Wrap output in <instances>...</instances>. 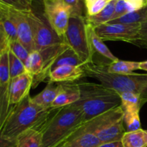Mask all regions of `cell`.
I'll use <instances>...</instances> for the list:
<instances>
[{
  "instance_id": "d6a6232c",
  "label": "cell",
  "mask_w": 147,
  "mask_h": 147,
  "mask_svg": "<svg viewBox=\"0 0 147 147\" xmlns=\"http://www.w3.org/2000/svg\"><path fill=\"white\" fill-rule=\"evenodd\" d=\"M72 11L71 15H83L85 7L84 0H63Z\"/></svg>"
},
{
  "instance_id": "7402d4cb",
  "label": "cell",
  "mask_w": 147,
  "mask_h": 147,
  "mask_svg": "<svg viewBox=\"0 0 147 147\" xmlns=\"http://www.w3.org/2000/svg\"><path fill=\"white\" fill-rule=\"evenodd\" d=\"M101 141L93 134L83 133L65 144L64 147H98Z\"/></svg>"
},
{
  "instance_id": "484cf974",
  "label": "cell",
  "mask_w": 147,
  "mask_h": 147,
  "mask_svg": "<svg viewBox=\"0 0 147 147\" xmlns=\"http://www.w3.org/2000/svg\"><path fill=\"white\" fill-rule=\"evenodd\" d=\"M9 46L0 52V88L9 84Z\"/></svg>"
},
{
  "instance_id": "6da1fadb",
  "label": "cell",
  "mask_w": 147,
  "mask_h": 147,
  "mask_svg": "<svg viewBox=\"0 0 147 147\" xmlns=\"http://www.w3.org/2000/svg\"><path fill=\"white\" fill-rule=\"evenodd\" d=\"M86 123L76 104L53 109L43 131L42 147H63Z\"/></svg>"
},
{
  "instance_id": "f546056e",
  "label": "cell",
  "mask_w": 147,
  "mask_h": 147,
  "mask_svg": "<svg viewBox=\"0 0 147 147\" xmlns=\"http://www.w3.org/2000/svg\"><path fill=\"white\" fill-rule=\"evenodd\" d=\"M9 47L10 51L16 57H18L20 60H21L24 63V64L26 63L29 57V55H30V53L18 40L9 42Z\"/></svg>"
},
{
  "instance_id": "30bf717a",
  "label": "cell",
  "mask_w": 147,
  "mask_h": 147,
  "mask_svg": "<svg viewBox=\"0 0 147 147\" xmlns=\"http://www.w3.org/2000/svg\"><path fill=\"white\" fill-rule=\"evenodd\" d=\"M8 12L17 29V39L29 53L35 50L31 26L27 20L26 11H19L8 6Z\"/></svg>"
},
{
  "instance_id": "60d3db41",
  "label": "cell",
  "mask_w": 147,
  "mask_h": 147,
  "mask_svg": "<svg viewBox=\"0 0 147 147\" xmlns=\"http://www.w3.org/2000/svg\"><path fill=\"white\" fill-rule=\"evenodd\" d=\"M136 46L142 47V48H147V40H145V41L139 43V44H138Z\"/></svg>"
},
{
  "instance_id": "5bb4252c",
  "label": "cell",
  "mask_w": 147,
  "mask_h": 147,
  "mask_svg": "<svg viewBox=\"0 0 147 147\" xmlns=\"http://www.w3.org/2000/svg\"><path fill=\"white\" fill-rule=\"evenodd\" d=\"M61 83V90L55 99L51 108L58 109L76 103L80 100V92L76 82Z\"/></svg>"
},
{
  "instance_id": "9c48e42d",
  "label": "cell",
  "mask_w": 147,
  "mask_h": 147,
  "mask_svg": "<svg viewBox=\"0 0 147 147\" xmlns=\"http://www.w3.org/2000/svg\"><path fill=\"white\" fill-rule=\"evenodd\" d=\"M141 24L106 23L95 27L96 34L103 41H123L133 44L139 37Z\"/></svg>"
},
{
  "instance_id": "8fae6325",
  "label": "cell",
  "mask_w": 147,
  "mask_h": 147,
  "mask_svg": "<svg viewBox=\"0 0 147 147\" xmlns=\"http://www.w3.org/2000/svg\"><path fill=\"white\" fill-rule=\"evenodd\" d=\"M34 76L30 73H24L10 80L9 85V104L16 105L30 95L32 88Z\"/></svg>"
},
{
  "instance_id": "4316f807",
  "label": "cell",
  "mask_w": 147,
  "mask_h": 147,
  "mask_svg": "<svg viewBox=\"0 0 147 147\" xmlns=\"http://www.w3.org/2000/svg\"><path fill=\"white\" fill-rule=\"evenodd\" d=\"M9 85L0 88V135L6 119L12 107L9 104Z\"/></svg>"
},
{
  "instance_id": "ba28073f",
  "label": "cell",
  "mask_w": 147,
  "mask_h": 147,
  "mask_svg": "<svg viewBox=\"0 0 147 147\" xmlns=\"http://www.w3.org/2000/svg\"><path fill=\"white\" fill-rule=\"evenodd\" d=\"M42 1L46 20L63 41L72 14L71 9L63 0H42Z\"/></svg>"
},
{
  "instance_id": "74e56055",
  "label": "cell",
  "mask_w": 147,
  "mask_h": 147,
  "mask_svg": "<svg viewBox=\"0 0 147 147\" xmlns=\"http://www.w3.org/2000/svg\"><path fill=\"white\" fill-rule=\"evenodd\" d=\"M98 147H123L121 141L102 143Z\"/></svg>"
},
{
  "instance_id": "e575fe53",
  "label": "cell",
  "mask_w": 147,
  "mask_h": 147,
  "mask_svg": "<svg viewBox=\"0 0 147 147\" xmlns=\"http://www.w3.org/2000/svg\"><path fill=\"white\" fill-rule=\"evenodd\" d=\"M125 2L127 14L141 9L146 6L144 0H125Z\"/></svg>"
},
{
  "instance_id": "7c38bea8",
  "label": "cell",
  "mask_w": 147,
  "mask_h": 147,
  "mask_svg": "<svg viewBox=\"0 0 147 147\" xmlns=\"http://www.w3.org/2000/svg\"><path fill=\"white\" fill-rule=\"evenodd\" d=\"M68 47L65 43L61 42L39 51L42 56L44 66H43L42 72L39 76L34 77L32 88H36L39 83L44 81L47 78H49L51 67L54 64L55 61L57 60L60 54Z\"/></svg>"
},
{
  "instance_id": "9a60e30c",
  "label": "cell",
  "mask_w": 147,
  "mask_h": 147,
  "mask_svg": "<svg viewBox=\"0 0 147 147\" xmlns=\"http://www.w3.org/2000/svg\"><path fill=\"white\" fill-rule=\"evenodd\" d=\"M84 77L83 66L63 65L51 71L49 80L55 83H70L78 81Z\"/></svg>"
},
{
  "instance_id": "8992f818",
  "label": "cell",
  "mask_w": 147,
  "mask_h": 147,
  "mask_svg": "<svg viewBox=\"0 0 147 147\" xmlns=\"http://www.w3.org/2000/svg\"><path fill=\"white\" fill-rule=\"evenodd\" d=\"M63 42L77 54L83 64L93 63L94 55L88 37L86 17L83 15L70 16L63 37Z\"/></svg>"
},
{
  "instance_id": "f1b7e54d",
  "label": "cell",
  "mask_w": 147,
  "mask_h": 147,
  "mask_svg": "<svg viewBox=\"0 0 147 147\" xmlns=\"http://www.w3.org/2000/svg\"><path fill=\"white\" fill-rule=\"evenodd\" d=\"M123 123L126 131H134L142 129L139 112L123 111Z\"/></svg>"
},
{
  "instance_id": "7a4b0ae2",
  "label": "cell",
  "mask_w": 147,
  "mask_h": 147,
  "mask_svg": "<svg viewBox=\"0 0 147 147\" xmlns=\"http://www.w3.org/2000/svg\"><path fill=\"white\" fill-rule=\"evenodd\" d=\"M76 82L80 88V98L75 103L81 110L86 123L121 105L120 94L101 83L83 80Z\"/></svg>"
},
{
  "instance_id": "4fadbf2b",
  "label": "cell",
  "mask_w": 147,
  "mask_h": 147,
  "mask_svg": "<svg viewBox=\"0 0 147 147\" xmlns=\"http://www.w3.org/2000/svg\"><path fill=\"white\" fill-rule=\"evenodd\" d=\"M53 110L51 108L47 116L38 124L21 134L16 139L15 147H42L43 131Z\"/></svg>"
},
{
  "instance_id": "ac0fdd59",
  "label": "cell",
  "mask_w": 147,
  "mask_h": 147,
  "mask_svg": "<svg viewBox=\"0 0 147 147\" xmlns=\"http://www.w3.org/2000/svg\"><path fill=\"white\" fill-rule=\"evenodd\" d=\"M117 0H111L100 12L96 15L86 16V22L92 27H98L103 24L109 22L111 20L115 10V7Z\"/></svg>"
},
{
  "instance_id": "8d00e7d4",
  "label": "cell",
  "mask_w": 147,
  "mask_h": 147,
  "mask_svg": "<svg viewBox=\"0 0 147 147\" xmlns=\"http://www.w3.org/2000/svg\"><path fill=\"white\" fill-rule=\"evenodd\" d=\"M9 46V41L4 30L0 25V52Z\"/></svg>"
},
{
  "instance_id": "2e32d148",
  "label": "cell",
  "mask_w": 147,
  "mask_h": 147,
  "mask_svg": "<svg viewBox=\"0 0 147 147\" xmlns=\"http://www.w3.org/2000/svg\"><path fill=\"white\" fill-rule=\"evenodd\" d=\"M61 90V83H55L49 80L47 86L44 90L37 94V96L32 97V101L41 108L43 110L51 109V106L56 98L58 93Z\"/></svg>"
},
{
  "instance_id": "7bdbcfd3",
  "label": "cell",
  "mask_w": 147,
  "mask_h": 147,
  "mask_svg": "<svg viewBox=\"0 0 147 147\" xmlns=\"http://www.w3.org/2000/svg\"><path fill=\"white\" fill-rule=\"evenodd\" d=\"M144 1L145 4H146V5H147V0H144Z\"/></svg>"
},
{
  "instance_id": "f35d334b",
  "label": "cell",
  "mask_w": 147,
  "mask_h": 147,
  "mask_svg": "<svg viewBox=\"0 0 147 147\" xmlns=\"http://www.w3.org/2000/svg\"><path fill=\"white\" fill-rule=\"evenodd\" d=\"M0 147H15V143L4 140L0 136Z\"/></svg>"
},
{
  "instance_id": "52a82bcc",
  "label": "cell",
  "mask_w": 147,
  "mask_h": 147,
  "mask_svg": "<svg viewBox=\"0 0 147 147\" xmlns=\"http://www.w3.org/2000/svg\"><path fill=\"white\" fill-rule=\"evenodd\" d=\"M26 15L31 26L35 50L41 51L50 46L63 42L46 18L37 15L33 10L26 11Z\"/></svg>"
},
{
  "instance_id": "44dd1931",
  "label": "cell",
  "mask_w": 147,
  "mask_h": 147,
  "mask_svg": "<svg viewBox=\"0 0 147 147\" xmlns=\"http://www.w3.org/2000/svg\"><path fill=\"white\" fill-rule=\"evenodd\" d=\"M107 71L110 73L120 75H129L134 73V70H139V62L128 61L118 60L106 64Z\"/></svg>"
},
{
  "instance_id": "cb8c5ba5",
  "label": "cell",
  "mask_w": 147,
  "mask_h": 147,
  "mask_svg": "<svg viewBox=\"0 0 147 147\" xmlns=\"http://www.w3.org/2000/svg\"><path fill=\"white\" fill-rule=\"evenodd\" d=\"M147 21V5L143 8L133 12L128 13L123 17L112 20L108 23L110 24H142Z\"/></svg>"
},
{
  "instance_id": "277c9868",
  "label": "cell",
  "mask_w": 147,
  "mask_h": 147,
  "mask_svg": "<svg viewBox=\"0 0 147 147\" xmlns=\"http://www.w3.org/2000/svg\"><path fill=\"white\" fill-rule=\"evenodd\" d=\"M50 109H42L32 101L29 95L20 103L13 105L0 136L4 140L15 143L16 139L21 134L42 121Z\"/></svg>"
},
{
  "instance_id": "ffe728a7",
  "label": "cell",
  "mask_w": 147,
  "mask_h": 147,
  "mask_svg": "<svg viewBox=\"0 0 147 147\" xmlns=\"http://www.w3.org/2000/svg\"><path fill=\"white\" fill-rule=\"evenodd\" d=\"M123 111L139 112L142 106L146 102L141 96L131 92H123L120 94Z\"/></svg>"
},
{
  "instance_id": "e0dca14e",
  "label": "cell",
  "mask_w": 147,
  "mask_h": 147,
  "mask_svg": "<svg viewBox=\"0 0 147 147\" xmlns=\"http://www.w3.org/2000/svg\"><path fill=\"white\" fill-rule=\"evenodd\" d=\"M87 32L89 43H90V47H91V50L93 52V55H94L95 53H98L99 55L103 56V57L110 60L111 63L117 61L119 60L118 57H116L114 55L112 54L109 47L105 45L104 41H103L102 39L96 34L94 27H92L90 24H88V23Z\"/></svg>"
},
{
  "instance_id": "5b68a950",
  "label": "cell",
  "mask_w": 147,
  "mask_h": 147,
  "mask_svg": "<svg viewBox=\"0 0 147 147\" xmlns=\"http://www.w3.org/2000/svg\"><path fill=\"white\" fill-rule=\"evenodd\" d=\"M125 132L123 111L121 106H119L85 123L73 138L80 134L91 133L102 143H106L121 141Z\"/></svg>"
},
{
  "instance_id": "d590c367",
  "label": "cell",
  "mask_w": 147,
  "mask_h": 147,
  "mask_svg": "<svg viewBox=\"0 0 147 147\" xmlns=\"http://www.w3.org/2000/svg\"><path fill=\"white\" fill-rule=\"evenodd\" d=\"M145 40H147V21L141 24V28L140 30H139V37L133 43V45H137L139 43L145 41Z\"/></svg>"
},
{
  "instance_id": "836d02e7",
  "label": "cell",
  "mask_w": 147,
  "mask_h": 147,
  "mask_svg": "<svg viewBox=\"0 0 147 147\" xmlns=\"http://www.w3.org/2000/svg\"><path fill=\"white\" fill-rule=\"evenodd\" d=\"M126 14H127V11H126L125 0H117L116 7H115L114 13H113V15L111 21L120 18Z\"/></svg>"
},
{
  "instance_id": "4dcf8cb0",
  "label": "cell",
  "mask_w": 147,
  "mask_h": 147,
  "mask_svg": "<svg viewBox=\"0 0 147 147\" xmlns=\"http://www.w3.org/2000/svg\"><path fill=\"white\" fill-rule=\"evenodd\" d=\"M6 5L22 11L32 10L33 0H0Z\"/></svg>"
},
{
  "instance_id": "603a6c76",
  "label": "cell",
  "mask_w": 147,
  "mask_h": 147,
  "mask_svg": "<svg viewBox=\"0 0 147 147\" xmlns=\"http://www.w3.org/2000/svg\"><path fill=\"white\" fill-rule=\"evenodd\" d=\"M83 62L80 60L78 56L77 55L76 53L72 50L71 48L68 47L66 49L63 53L60 54L57 58V60L55 61L54 64L51 67V71H53L54 69L63 65H73V66H83Z\"/></svg>"
},
{
  "instance_id": "83f0119b",
  "label": "cell",
  "mask_w": 147,
  "mask_h": 147,
  "mask_svg": "<svg viewBox=\"0 0 147 147\" xmlns=\"http://www.w3.org/2000/svg\"><path fill=\"white\" fill-rule=\"evenodd\" d=\"M9 74L11 80L27 72L24 63L18 57H16L10 51V50H9Z\"/></svg>"
},
{
  "instance_id": "ab89813d",
  "label": "cell",
  "mask_w": 147,
  "mask_h": 147,
  "mask_svg": "<svg viewBox=\"0 0 147 147\" xmlns=\"http://www.w3.org/2000/svg\"><path fill=\"white\" fill-rule=\"evenodd\" d=\"M139 70L147 71V60L144 62H139Z\"/></svg>"
},
{
  "instance_id": "d4e9b609",
  "label": "cell",
  "mask_w": 147,
  "mask_h": 147,
  "mask_svg": "<svg viewBox=\"0 0 147 147\" xmlns=\"http://www.w3.org/2000/svg\"><path fill=\"white\" fill-rule=\"evenodd\" d=\"M27 71L32 75L33 76H37L42 72L43 70V59L41 53L37 50L30 53L27 61L24 63Z\"/></svg>"
},
{
  "instance_id": "d6986e66",
  "label": "cell",
  "mask_w": 147,
  "mask_h": 147,
  "mask_svg": "<svg viewBox=\"0 0 147 147\" xmlns=\"http://www.w3.org/2000/svg\"><path fill=\"white\" fill-rule=\"evenodd\" d=\"M123 147H147V131H126L121 139Z\"/></svg>"
},
{
  "instance_id": "b9f144b4",
  "label": "cell",
  "mask_w": 147,
  "mask_h": 147,
  "mask_svg": "<svg viewBox=\"0 0 147 147\" xmlns=\"http://www.w3.org/2000/svg\"><path fill=\"white\" fill-rule=\"evenodd\" d=\"M96 0H84V3H85V7L87 8L88 6H90L92 3H93L94 1H96Z\"/></svg>"
},
{
  "instance_id": "1f68e13d",
  "label": "cell",
  "mask_w": 147,
  "mask_h": 147,
  "mask_svg": "<svg viewBox=\"0 0 147 147\" xmlns=\"http://www.w3.org/2000/svg\"><path fill=\"white\" fill-rule=\"evenodd\" d=\"M111 0H96L86 8L87 16H93L98 14L107 6Z\"/></svg>"
},
{
  "instance_id": "3957f363",
  "label": "cell",
  "mask_w": 147,
  "mask_h": 147,
  "mask_svg": "<svg viewBox=\"0 0 147 147\" xmlns=\"http://www.w3.org/2000/svg\"><path fill=\"white\" fill-rule=\"evenodd\" d=\"M85 77L96 79L103 86L115 90L119 94L131 92L141 96L147 102V74L133 73L129 75L110 73L107 71L106 64L88 63L83 65Z\"/></svg>"
},
{
  "instance_id": "ee69618b",
  "label": "cell",
  "mask_w": 147,
  "mask_h": 147,
  "mask_svg": "<svg viewBox=\"0 0 147 147\" xmlns=\"http://www.w3.org/2000/svg\"><path fill=\"white\" fill-rule=\"evenodd\" d=\"M63 147H64V146H63Z\"/></svg>"
}]
</instances>
